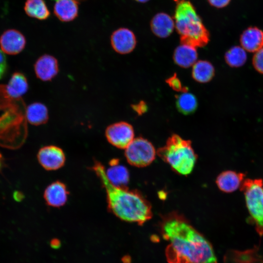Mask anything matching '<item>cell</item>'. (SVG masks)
I'll return each instance as SVG.
<instances>
[{"label":"cell","instance_id":"cell-1","mask_svg":"<svg viewBox=\"0 0 263 263\" xmlns=\"http://www.w3.org/2000/svg\"><path fill=\"white\" fill-rule=\"evenodd\" d=\"M162 228L164 238L169 243L166 250L169 263H217L211 244L188 223L170 218Z\"/></svg>","mask_w":263,"mask_h":263},{"label":"cell","instance_id":"cell-2","mask_svg":"<svg viewBox=\"0 0 263 263\" xmlns=\"http://www.w3.org/2000/svg\"><path fill=\"white\" fill-rule=\"evenodd\" d=\"M105 189L108 210L122 220L142 225L152 213L150 204L137 191L117 187L108 179L104 166L94 161L91 167Z\"/></svg>","mask_w":263,"mask_h":263},{"label":"cell","instance_id":"cell-3","mask_svg":"<svg viewBox=\"0 0 263 263\" xmlns=\"http://www.w3.org/2000/svg\"><path fill=\"white\" fill-rule=\"evenodd\" d=\"M173 19L181 44L197 48L204 47L208 43L209 31L190 1H178Z\"/></svg>","mask_w":263,"mask_h":263},{"label":"cell","instance_id":"cell-4","mask_svg":"<svg viewBox=\"0 0 263 263\" xmlns=\"http://www.w3.org/2000/svg\"><path fill=\"white\" fill-rule=\"evenodd\" d=\"M157 154L174 170L184 175L190 173L197 159L191 141L176 134L170 136L166 145L157 150Z\"/></svg>","mask_w":263,"mask_h":263},{"label":"cell","instance_id":"cell-5","mask_svg":"<svg viewBox=\"0 0 263 263\" xmlns=\"http://www.w3.org/2000/svg\"><path fill=\"white\" fill-rule=\"evenodd\" d=\"M240 189L244 196L249 214L248 222L255 226L258 234L263 236V180L244 179Z\"/></svg>","mask_w":263,"mask_h":263},{"label":"cell","instance_id":"cell-6","mask_svg":"<svg viewBox=\"0 0 263 263\" xmlns=\"http://www.w3.org/2000/svg\"><path fill=\"white\" fill-rule=\"evenodd\" d=\"M155 154V150L152 144L141 137L133 139L125 151L128 162L136 167L149 165L154 160Z\"/></svg>","mask_w":263,"mask_h":263},{"label":"cell","instance_id":"cell-7","mask_svg":"<svg viewBox=\"0 0 263 263\" xmlns=\"http://www.w3.org/2000/svg\"><path fill=\"white\" fill-rule=\"evenodd\" d=\"M105 135L111 145L118 149H125L134 139V130L129 123L120 121L109 125Z\"/></svg>","mask_w":263,"mask_h":263},{"label":"cell","instance_id":"cell-8","mask_svg":"<svg viewBox=\"0 0 263 263\" xmlns=\"http://www.w3.org/2000/svg\"><path fill=\"white\" fill-rule=\"evenodd\" d=\"M37 159L41 166L47 170H56L62 168L66 161L65 154L59 147L48 145L38 151Z\"/></svg>","mask_w":263,"mask_h":263},{"label":"cell","instance_id":"cell-9","mask_svg":"<svg viewBox=\"0 0 263 263\" xmlns=\"http://www.w3.org/2000/svg\"><path fill=\"white\" fill-rule=\"evenodd\" d=\"M136 42V38L133 32L126 28L116 29L111 36V44L113 49L122 55L132 52L135 48Z\"/></svg>","mask_w":263,"mask_h":263},{"label":"cell","instance_id":"cell-10","mask_svg":"<svg viewBox=\"0 0 263 263\" xmlns=\"http://www.w3.org/2000/svg\"><path fill=\"white\" fill-rule=\"evenodd\" d=\"M26 43L24 36L16 29H8L0 37L1 50L8 55H15L20 53L24 49Z\"/></svg>","mask_w":263,"mask_h":263},{"label":"cell","instance_id":"cell-11","mask_svg":"<svg viewBox=\"0 0 263 263\" xmlns=\"http://www.w3.org/2000/svg\"><path fill=\"white\" fill-rule=\"evenodd\" d=\"M34 71L37 78L43 81H51L57 75L59 65L54 56L44 54L39 57L34 64Z\"/></svg>","mask_w":263,"mask_h":263},{"label":"cell","instance_id":"cell-12","mask_svg":"<svg viewBox=\"0 0 263 263\" xmlns=\"http://www.w3.org/2000/svg\"><path fill=\"white\" fill-rule=\"evenodd\" d=\"M69 194L65 184L60 181H56L46 187L43 197L48 206L60 207L66 203Z\"/></svg>","mask_w":263,"mask_h":263},{"label":"cell","instance_id":"cell-13","mask_svg":"<svg viewBox=\"0 0 263 263\" xmlns=\"http://www.w3.org/2000/svg\"><path fill=\"white\" fill-rule=\"evenodd\" d=\"M244 173L232 170H227L221 172L217 177L216 183L220 190L229 193L240 188L245 179Z\"/></svg>","mask_w":263,"mask_h":263},{"label":"cell","instance_id":"cell-14","mask_svg":"<svg viewBox=\"0 0 263 263\" xmlns=\"http://www.w3.org/2000/svg\"><path fill=\"white\" fill-rule=\"evenodd\" d=\"M240 42L246 51L255 53L263 47V31L257 27H249L241 35Z\"/></svg>","mask_w":263,"mask_h":263},{"label":"cell","instance_id":"cell-15","mask_svg":"<svg viewBox=\"0 0 263 263\" xmlns=\"http://www.w3.org/2000/svg\"><path fill=\"white\" fill-rule=\"evenodd\" d=\"M259 251L258 247L255 246L244 251L229 250L225 255L224 263H263Z\"/></svg>","mask_w":263,"mask_h":263},{"label":"cell","instance_id":"cell-16","mask_svg":"<svg viewBox=\"0 0 263 263\" xmlns=\"http://www.w3.org/2000/svg\"><path fill=\"white\" fill-rule=\"evenodd\" d=\"M150 26L154 35L160 38H166L172 33L175 23L174 19L169 15L160 12L151 19Z\"/></svg>","mask_w":263,"mask_h":263},{"label":"cell","instance_id":"cell-17","mask_svg":"<svg viewBox=\"0 0 263 263\" xmlns=\"http://www.w3.org/2000/svg\"><path fill=\"white\" fill-rule=\"evenodd\" d=\"M54 12L61 21L69 22L75 19L78 15V2L76 0H56Z\"/></svg>","mask_w":263,"mask_h":263},{"label":"cell","instance_id":"cell-18","mask_svg":"<svg viewBox=\"0 0 263 263\" xmlns=\"http://www.w3.org/2000/svg\"><path fill=\"white\" fill-rule=\"evenodd\" d=\"M198 53L196 48L181 44L174 50L173 59L178 66L187 68L193 66L196 62Z\"/></svg>","mask_w":263,"mask_h":263},{"label":"cell","instance_id":"cell-19","mask_svg":"<svg viewBox=\"0 0 263 263\" xmlns=\"http://www.w3.org/2000/svg\"><path fill=\"white\" fill-rule=\"evenodd\" d=\"M28 83L25 75L19 72L14 73L5 88L6 95L12 99H18L28 90Z\"/></svg>","mask_w":263,"mask_h":263},{"label":"cell","instance_id":"cell-20","mask_svg":"<svg viewBox=\"0 0 263 263\" xmlns=\"http://www.w3.org/2000/svg\"><path fill=\"white\" fill-rule=\"evenodd\" d=\"M26 120L31 125L39 126L45 124L49 119L47 107L40 102H34L26 108Z\"/></svg>","mask_w":263,"mask_h":263},{"label":"cell","instance_id":"cell-21","mask_svg":"<svg viewBox=\"0 0 263 263\" xmlns=\"http://www.w3.org/2000/svg\"><path fill=\"white\" fill-rule=\"evenodd\" d=\"M191 75L196 81L202 83H207L213 78L215 68L208 61L198 60L192 66Z\"/></svg>","mask_w":263,"mask_h":263},{"label":"cell","instance_id":"cell-22","mask_svg":"<svg viewBox=\"0 0 263 263\" xmlns=\"http://www.w3.org/2000/svg\"><path fill=\"white\" fill-rule=\"evenodd\" d=\"M24 9L29 17L39 20L47 19L50 12L44 0H26Z\"/></svg>","mask_w":263,"mask_h":263},{"label":"cell","instance_id":"cell-23","mask_svg":"<svg viewBox=\"0 0 263 263\" xmlns=\"http://www.w3.org/2000/svg\"><path fill=\"white\" fill-rule=\"evenodd\" d=\"M176 106L178 111L184 115L193 113L197 110L198 101L196 96L188 92L176 96Z\"/></svg>","mask_w":263,"mask_h":263},{"label":"cell","instance_id":"cell-24","mask_svg":"<svg viewBox=\"0 0 263 263\" xmlns=\"http://www.w3.org/2000/svg\"><path fill=\"white\" fill-rule=\"evenodd\" d=\"M106 173L109 181L114 186L126 188L129 180V173L127 168L118 164L106 170Z\"/></svg>","mask_w":263,"mask_h":263},{"label":"cell","instance_id":"cell-25","mask_svg":"<svg viewBox=\"0 0 263 263\" xmlns=\"http://www.w3.org/2000/svg\"><path fill=\"white\" fill-rule=\"evenodd\" d=\"M225 60L230 67L239 68L243 66L247 60L246 51L240 46L230 48L225 54Z\"/></svg>","mask_w":263,"mask_h":263},{"label":"cell","instance_id":"cell-26","mask_svg":"<svg viewBox=\"0 0 263 263\" xmlns=\"http://www.w3.org/2000/svg\"><path fill=\"white\" fill-rule=\"evenodd\" d=\"M166 82L175 91L180 93L188 92V87L182 85L176 73L166 79Z\"/></svg>","mask_w":263,"mask_h":263},{"label":"cell","instance_id":"cell-27","mask_svg":"<svg viewBox=\"0 0 263 263\" xmlns=\"http://www.w3.org/2000/svg\"><path fill=\"white\" fill-rule=\"evenodd\" d=\"M252 62L255 70L263 74V47L255 53Z\"/></svg>","mask_w":263,"mask_h":263},{"label":"cell","instance_id":"cell-28","mask_svg":"<svg viewBox=\"0 0 263 263\" xmlns=\"http://www.w3.org/2000/svg\"><path fill=\"white\" fill-rule=\"evenodd\" d=\"M132 108L139 115L146 113L148 109L146 103L144 101H141L137 104L132 105Z\"/></svg>","mask_w":263,"mask_h":263},{"label":"cell","instance_id":"cell-29","mask_svg":"<svg viewBox=\"0 0 263 263\" xmlns=\"http://www.w3.org/2000/svg\"><path fill=\"white\" fill-rule=\"evenodd\" d=\"M209 4L217 8H222L226 6L231 0H207Z\"/></svg>","mask_w":263,"mask_h":263},{"label":"cell","instance_id":"cell-30","mask_svg":"<svg viewBox=\"0 0 263 263\" xmlns=\"http://www.w3.org/2000/svg\"><path fill=\"white\" fill-rule=\"evenodd\" d=\"M24 194L21 191L15 190L13 193V199L17 202H21L24 199Z\"/></svg>","mask_w":263,"mask_h":263},{"label":"cell","instance_id":"cell-31","mask_svg":"<svg viewBox=\"0 0 263 263\" xmlns=\"http://www.w3.org/2000/svg\"><path fill=\"white\" fill-rule=\"evenodd\" d=\"M50 244L52 248L54 249H58L61 246V242L58 239L54 238L50 241Z\"/></svg>","mask_w":263,"mask_h":263},{"label":"cell","instance_id":"cell-32","mask_svg":"<svg viewBox=\"0 0 263 263\" xmlns=\"http://www.w3.org/2000/svg\"><path fill=\"white\" fill-rule=\"evenodd\" d=\"M0 65L6 68L7 67V59L5 55V53L0 49Z\"/></svg>","mask_w":263,"mask_h":263},{"label":"cell","instance_id":"cell-33","mask_svg":"<svg viewBox=\"0 0 263 263\" xmlns=\"http://www.w3.org/2000/svg\"><path fill=\"white\" fill-rule=\"evenodd\" d=\"M6 167L5 159L0 151V173L2 174L3 169Z\"/></svg>","mask_w":263,"mask_h":263},{"label":"cell","instance_id":"cell-34","mask_svg":"<svg viewBox=\"0 0 263 263\" xmlns=\"http://www.w3.org/2000/svg\"><path fill=\"white\" fill-rule=\"evenodd\" d=\"M6 69V68L3 67L0 65V79L1 78L3 75H4Z\"/></svg>","mask_w":263,"mask_h":263},{"label":"cell","instance_id":"cell-35","mask_svg":"<svg viewBox=\"0 0 263 263\" xmlns=\"http://www.w3.org/2000/svg\"><path fill=\"white\" fill-rule=\"evenodd\" d=\"M135 0L140 3H145L149 1L150 0Z\"/></svg>","mask_w":263,"mask_h":263},{"label":"cell","instance_id":"cell-36","mask_svg":"<svg viewBox=\"0 0 263 263\" xmlns=\"http://www.w3.org/2000/svg\"><path fill=\"white\" fill-rule=\"evenodd\" d=\"M77 1H81V0H76Z\"/></svg>","mask_w":263,"mask_h":263}]
</instances>
